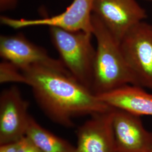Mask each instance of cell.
I'll list each match as a JSON object with an SVG mask.
<instances>
[{"instance_id": "obj_1", "label": "cell", "mask_w": 152, "mask_h": 152, "mask_svg": "<svg viewBox=\"0 0 152 152\" xmlns=\"http://www.w3.org/2000/svg\"><path fill=\"white\" fill-rule=\"evenodd\" d=\"M21 71L39 108L61 126L71 127L76 117L105 112L111 108L69 75L38 65Z\"/></svg>"}, {"instance_id": "obj_2", "label": "cell", "mask_w": 152, "mask_h": 152, "mask_svg": "<svg viewBox=\"0 0 152 152\" xmlns=\"http://www.w3.org/2000/svg\"><path fill=\"white\" fill-rule=\"evenodd\" d=\"M92 33L96 41L91 91L96 96L126 85L134 79L120 44L97 16L92 14Z\"/></svg>"}, {"instance_id": "obj_3", "label": "cell", "mask_w": 152, "mask_h": 152, "mask_svg": "<svg viewBox=\"0 0 152 152\" xmlns=\"http://www.w3.org/2000/svg\"><path fill=\"white\" fill-rule=\"evenodd\" d=\"M51 42L59 60L76 80L91 90L96 49L92 33L49 27Z\"/></svg>"}, {"instance_id": "obj_4", "label": "cell", "mask_w": 152, "mask_h": 152, "mask_svg": "<svg viewBox=\"0 0 152 152\" xmlns=\"http://www.w3.org/2000/svg\"><path fill=\"white\" fill-rule=\"evenodd\" d=\"M120 48L134 85L152 90V25L142 21L127 33Z\"/></svg>"}, {"instance_id": "obj_5", "label": "cell", "mask_w": 152, "mask_h": 152, "mask_svg": "<svg viewBox=\"0 0 152 152\" xmlns=\"http://www.w3.org/2000/svg\"><path fill=\"white\" fill-rule=\"evenodd\" d=\"M94 1L73 0L65 11L54 16L36 19H15L1 16L0 22L2 25L15 29L35 26H48L71 31L92 33L91 17Z\"/></svg>"}, {"instance_id": "obj_6", "label": "cell", "mask_w": 152, "mask_h": 152, "mask_svg": "<svg viewBox=\"0 0 152 152\" xmlns=\"http://www.w3.org/2000/svg\"><path fill=\"white\" fill-rule=\"evenodd\" d=\"M92 14L120 44L132 28L147 18L146 10L136 0H95Z\"/></svg>"}, {"instance_id": "obj_7", "label": "cell", "mask_w": 152, "mask_h": 152, "mask_svg": "<svg viewBox=\"0 0 152 152\" xmlns=\"http://www.w3.org/2000/svg\"><path fill=\"white\" fill-rule=\"evenodd\" d=\"M0 56L20 70L41 65L71 75L59 59L51 57L45 49L33 43L22 33L1 36Z\"/></svg>"}, {"instance_id": "obj_8", "label": "cell", "mask_w": 152, "mask_h": 152, "mask_svg": "<svg viewBox=\"0 0 152 152\" xmlns=\"http://www.w3.org/2000/svg\"><path fill=\"white\" fill-rule=\"evenodd\" d=\"M29 103L15 86L0 95V145L19 140L26 136L30 115Z\"/></svg>"}, {"instance_id": "obj_9", "label": "cell", "mask_w": 152, "mask_h": 152, "mask_svg": "<svg viewBox=\"0 0 152 152\" xmlns=\"http://www.w3.org/2000/svg\"><path fill=\"white\" fill-rule=\"evenodd\" d=\"M113 108L92 114L78 128L75 152H117L113 129Z\"/></svg>"}, {"instance_id": "obj_10", "label": "cell", "mask_w": 152, "mask_h": 152, "mask_svg": "<svg viewBox=\"0 0 152 152\" xmlns=\"http://www.w3.org/2000/svg\"><path fill=\"white\" fill-rule=\"evenodd\" d=\"M113 129L117 152H151L152 132L145 129L140 116L113 108Z\"/></svg>"}, {"instance_id": "obj_11", "label": "cell", "mask_w": 152, "mask_h": 152, "mask_svg": "<svg viewBox=\"0 0 152 152\" xmlns=\"http://www.w3.org/2000/svg\"><path fill=\"white\" fill-rule=\"evenodd\" d=\"M98 97L110 107L139 116H152V94L142 87L126 85Z\"/></svg>"}, {"instance_id": "obj_12", "label": "cell", "mask_w": 152, "mask_h": 152, "mask_svg": "<svg viewBox=\"0 0 152 152\" xmlns=\"http://www.w3.org/2000/svg\"><path fill=\"white\" fill-rule=\"evenodd\" d=\"M26 136L42 152H75V147L42 127L31 115Z\"/></svg>"}, {"instance_id": "obj_13", "label": "cell", "mask_w": 152, "mask_h": 152, "mask_svg": "<svg viewBox=\"0 0 152 152\" xmlns=\"http://www.w3.org/2000/svg\"><path fill=\"white\" fill-rule=\"evenodd\" d=\"M0 83H23L26 85V79L22 71L11 63L3 60L0 63Z\"/></svg>"}, {"instance_id": "obj_14", "label": "cell", "mask_w": 152, "mask_h": 152, "mask_svg": "<svg viewBox=\"0 0 152 152\" xmlns=\"http://www.w3.org/2000/svg\"><path fill=\"white\" fill-rule=\"evenodd\" d=\"M18 143L19 152H42L26 136L18 140Z\"/></svg>"}, {"instance_id": "obj_15", "label": "cell", "mask_w": 152, "mask_h": 152, "mask_svg": "<svg viewBox=\"0 0 152 152\" xmlns=\"http://www.w3.org/2000/svg\"><path fill=\"white\" fill-rule=\"evenodd\" d=\"M19 0H0V11L5 12L15 9Z\"/></svg>"}, {"instance_id": "obj_16", "label": "cell", "mask_w": 152, "mask_h": 152, "mask_svg": "<svg viewBox=\"0 0 152 152\" xmlns=\"http://www.w3.org/2000/svg\"><path fill=\"white\" fill-rule=\"evenodd\" d=\"M0 152H19L18 141L1 144Z\"/></svg>"}, {"instance_id": "obj_17", "label": "cell", "mask_w": 152, "mask_h": 152, "mask_svg": "<svg viewBox=\"0 0 152 152\" xmlns=\"http://www.w3.org/2000/svg\"><path fill=\"white\" fill-rule=\"evenodd\" d=\"M146 1H151V2H152V0H146Z\"/></svg>"}, {"instance_id": "obj_18", "label": "cell", "mask_w": 152, "mask_h": 152, "mask_svg": "<svg viewBox=\"0 0 152 152\" xmlns=\"http://www.w3.org/2000/svg\"><path fill=\"white\" fill-rule=\"evenodd\" d=\"M152 152V149H151V152Z\"/></svg>"}]
</instances>
